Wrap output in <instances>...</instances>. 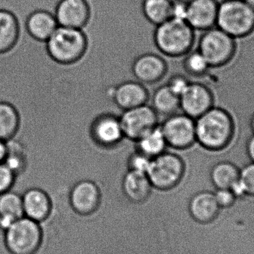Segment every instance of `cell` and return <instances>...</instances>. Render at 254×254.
<instances>
[{
    "instance_id": "cell-16",
    "label": "cell",
    "mask_w": 254,
    "mask_h": 254,
    "mask_svg": "<svg viewBox=\"0 0 254 254\" xmlns=\"http://www.w3.org/2000/svg\"><path fill=\"white\" fill-rule=\"evenodd\" d=\"M54 16L59 26L81 29L89 17V7L85 0H61Z\"/></svg>"
},
{
    "instance_id": "cell-9",
    "label": "cell",
    "mask_w": 254,
    "mask_h": 254,
    "mask_svg": "<svg viewBox=\"0 0 254 254\" xmlns=\"http://www.w3.org/2000/svg\"><path fill=\"white\" fill-rule=\"evenodd\" d=\"M119 119L125 138L134 142L159 125L158 115L147 104L123 111Z\"/></svg>"
},
{
    "instance_id": "cell-34",
    "label": "cell",
    "mask_w": 254,
    "mask_h": 254,
    "mask_svg": "<svg viewBox=\"0 0 254 254\" xmlns=\"http://www.w3.org/2000/svg\"><path fill=\"white\" fill-rule=\"evenodd\" d=\"M214 195L221 209L230 208L235 204L237 199L230 189H217Z\"/></svg>"
},
{
    "instance_id": "cell-6",
    "label": "cell",
    "mask_w": 254,
    "mask_h": 254,
    "mask_svg": "<svg viewBox=\"0 0 254 254\" xmlns=\"http://www.w3.org/2000/svg\"><path fill=\"white\" fill-rule=\"evenodd\" d=\"M186 172L185 161L178 154L163 152L151 159L146 172L152 188L158 190H169L182 183Z\"/></svg>"
},
{
    "instance_id": "cell-4",
    "label": "cell",
    "mask_w": 254,
    "mask_h": 254,
    "mask_svg": "<svg viewBox=\"0 0 254 254\" xmlns=\"http://www.w3.org/2000/svg\"><path fill=\"white\" fill-rule=\"evenodd\" d=\"M196 31V49L207 60L210 68H222L235 59L238 49L234 37L216 26Z\"/></svg>"
},
{
    "instance_id": "cell-24",
    "label": "cell",
    "mask_w": 254,
    "mask_h": 254,
    "mask_svg": "<svg viewBox=\"0 0 254 254\" xmlns=\"http://www.w3.org/2000/svg\"><path fill=\"white\" fill-rule=\"evenodd\" d=\"M151 107L158 116L168 117L180 110L179 97L173 93L167 85H164L154 92Z\"/></svg>"
},
{
    "instance_id": "cell-18",
    "label": "cell",
    "mask_w": 254,
    "mask_h": 254,
    "mask_svg": "<svg viewBox=\"0 0 254 254\" xmlns=\"http://www.w3.org/2000/svg\"><path fill=\"white\" fill-rule=\"evenodd\" d=\"M24 216L41 223L47 219L52 210L49 193L39 188H31L22 193Z\"/></svg>"
},
{
    "instance_id": "cell-2",
    "label": "cell",
    "mask_w": 254,
    "mask_h": 254,
    "mask_svg": "<svg viewBox=\"0 0 254 254\" xmlns=\"http://www.w3.org/2000/svg\"><path fill=\"white\" fill-rule=\"evenodd\" d=\"M198 32L187 21L170 18L157 25L154 41L158 52L164 57L183 58L196 47Z\"/></svg>"
},
{
    "instance_id": "cell-39",
    "label": "cell",
    "mask_w": 254,
    "mask_h": 254,
    "mask_svg": "<svg viewBox=\"0 0 254 254\" xmlns=\"http://www.w3.org/2000/svg\"><path fill=\"white\" fill-rule=\"evenodd\" d=\"M249 6L252 7V8L254 9V0H244Z\"/></svg>"
},
{
    "instance_id": "cell-33",
    "label": "cell",
    "mask_w": 254,
    "mask_h": 254,
    "mask_svg": "<svg viewBox=\"0 0 254 254\" xmlns=\"http://www.w3.org/2000/svg\"><path fill=\"white\" fill-rule=\"evenodd\" d=\"M190 83V81L185 76L182 74H175L169 79L166 85L173 93L180 97L186 90Z\"/></svg>"
},
{
    "instance_id": "cell-10",
    "label": "cell",
    "mask_w": 254,
    "mask_h": 254,
    "mask_svg": "<svg viewBox=\"0 0 254 254\" xmlns=\"http://www.w3.org/2000/svg\"><path fill=\"white\" fill-rule=\"evenodd\" d=\"M179 103L182 113L195 120L214 107V94L207 85L200 82H190L179 97Z\"/></svg>"
},
{
    "instance_id": "cell-17",
    "label": "cell",
    "mask_w": 254,
    "mask_h": 254,
    "mask_svg": "<svg viewBox=\"0 0 254 254\" xmlns=\"http://www.w3.org/2000/svg\"><path fill=\"white\" fill-rule=\"evenodd\" d=\"M219 4L215 0H191L186 21L194 30L204 31L216 26Z\"/></svg>"
},
{
    "instance_id": "cell-8",
    "label": "cell",
    "mask_w": 254,
    "mask_h": 254,
    "mask_svg": "<svg viewBox=\"0 0 254 254\" xmlns=\"http://www.w3.org/2000/svg\"><path fill=\"white\" fill-rule=\"evenodd\" d=\"M160 127L168 147L185 150L196 143L195 119L185 113L168 116Z\"/></svg>"
},
{
    "instance_id": "cell-5",
    "label": "cell",
    "mask_w": 254,
    "mask_h": 254,
    "mask_svg": "<svg viewBox=\"0 0 254 254\" xmlns=\"http://www.w3.org/2000/svg\"><path fill=\"white\" fill-rule=\"evenodd\" d=\"M3 239L9 254H37L43 242L41 225L22 216L3 233Z\"/></svg>"
},
{
    "instance_id": "cell-36",
    "label": "cell",
    "mask_w": 254,
    "mask_h": 254,
    "mask_svg": "<svg viewBox=\"0 0 254 254\" xmlns=\"http://www.w3.org/2000/svg\"><path fill=\"white\" fill-rule=\"evenodd\" d=\"M246 152L251 162L254 163V134L251 136L246 144Z\"/></svg>"
},
{
    "instance_id": "cell-11",
    "label": "cell",
    "mask_w": 254,
    "mask_h": 254,
    "mask_svg": "<svg viewBox=\"0 0 254 254\" xmlns=\"http://www.w3.org/2000/svg\"><path fill=\"white\" fill-rule=\"evenodd\" d=\"M167 65L164 56L158 52H143L133 61L131 72L140 83L153 84L165 77L168 70Z\"/></svg>"
},
{
    "instance_id": "cell-27",
    "label": "cell",
    "mask_w": 254,
    "mask_h": 254,
    "mask_svg": "<svg viewBox=\"0 0 254 254\" xmlns=\"http://www.w3.org/2000/svg\"><path fill=\"white\" fill-rule=\"evenodd\" d=\"M172 4L171 0H144L143 10L146 18L158 25L171 18Z\"/></svg>"
},
{
    "instance_id": "cell-13",
    "label": "cell",
    "mask_w": 254,
    "mask_h": 254,
    "mask_svg": "<svg viewBox=\"0 0 254 254\" xmlns=\"http://www.w3.org/2000/svg\"><path fill=\"white\" fill-rule=\"evenodd\" d=\"M90 133L94 141L105 148L114 147L125 138L120 119L113 114L98 116L91 125Z\"/></svg>"
},
{
    "instance_id": "cell-28",
    "label": "cell",
    "mask_w": 254,
    "mask_h": 254,
    "mask_svg": "<svg viewBox=\"0 0 254 254\" xmlns=\"http://www.w3.org/2000/svg\"><path fill=\"white\" fill-rule=\"evenodd\" d=\"M0 216L13 220L24 216L22 194L12 190L0 194Z\"/></svg>"
},
{
    "instance_id": "cell-26",
    "label": "cell",
    "mask_w": 254,
    "mask_h": 254,
    "mask_svg": "<svg viewBox=\"0 0 254 254\" xmlns=\"http://www.w3.org/2000/svg\"><path fill=\"white\" fill-rule=\"evenodd\" d=\"M19 127V117L15 109L7 103L0 102V139L10 140Z\"/></svg>"
},
{
    "instance_id": "cell-21",
    "label": "cell",
    "mask_w": 254,
    "mask_h": 254,
    "mask_svg": "<svg viewBox=\"0 0 254 254\" xmlns=\"http://www.w3.org/2000/svg\"><path fill=\"white\" fill-rule=\"evenodd\" d=\"M22 25L11 10L0 8V53L7 52L17 43Z\"/></svg>"
},
{
    "instance_id": "cell-23",
    "label": "cell",
    "mask_w": 254,
    "mask_h": 254,
    "mask_svg": "<svg viewBox=\"0 0 254 254\" xmlns=\"http://www.w3.org/2000/svg\"><path fill=\"white\" fill-rule=\"evenodd\" d=\"M240 168L231 161H222L212 167L210 179L217 189H230L240 179Z\"/></svg>"
},
{
    "instance_id": "cell-15",
    "label": "cell",
    "mask_w": 254,
    "mask_h": 254,
    "mask_svg": "<svg viewBox=\"0 0 254 254\" xmlns=\"http://www.w3.org/2000/svg\"><path fill=\"white\" fill-rule=\"evenodd\" d=\"M188 207L192 219L204 225L213 223L217 219L221 210L214 192L209 190H200L192 193Z\"/></svg>"
},
{
    "instance_id": "cell-32",
    "label": "cell",
    "mask_w": 254,
    "mask_h": 254,
    "mask_svg": "<svg viewBox=\"0 0 254 254\" xmlns=\"http://www.w3.org/2000/svg\"><path fill=\"white\" fill-rule=\"evenodd\" d=\"M15 179L14 173L4 163L0 162V194L13 188Z\"/></svg>"
},
{
    "instance_id": "cell-3",
    "label": "cell",
    "mask_w": 254,
    "mask_h": 254,
    "mask_svg": "<svg viewBox=\"0 0 254 254\" xmlns=\"http://www.w3.org/2000/svg\"><path fill=\"white\" fill-rule=\"evenodd\" d=\"M48 55L58 65L81 61L87 51V40L81 29L59 26L46 41Z\"/></svg>"
},
{
    "instance_id": "cell-35",
    "label": "cell",
    "mask_w": 254,
    "mask_h": 254,
    "mask_svg": "<svg viewBox=\"0 0 254 254\" xmlns=\"http://www.w3.org/2000/svg\"><path fill=\"white\" fill-rule=\"evenodd\" d=\"M188 2L183 0L173 1L171 18L186 21Z\"/></svg>"
},
{
    "instance_id": "cell-30",
    "label": "cell",
    "mask_w": 254,
    "mask_h": 254,
    "mask_svg": "<svg viewBox=\"0 0 254 254\" xmlns=\"http://www.w3.org/2000/svg\"><path fill=\"white\" fill-rule=\"evenodd\" d=\"M151 159L152 158L135 149V151L128 156L127 160L128 170L146 173L150 164Z\"/></svg>"
},
{
    "instance_id": "cell-20",
    "label": "cell",
    "mask_w": 254,
    "mask_h": 254,
    "mask_svg": "<svg viewBox=\"0 0 254 254\" xmlns=\"http://www.w3.org/2000/svg\"><path fill=\"white\" fill-rule=\"evenodd\" d=\"M121 188L127 199L134 203L146 201L153 189L146 173L131 170H127L124 176Z\"/></svg>"
},
{
    "instance_id": "cell-38",
    "label": "cell",
    "mask_w": 254,
    "mask_h": 254,
    "mask_svg": "<svg viewBox=\"0 0 254 254\" xmlns=\"http://www.w3.org/2000/svg\"><path fill=\"white\" fill-rule=\"evenodd\" d=\"M250 127L252 132H253V134H254V113L253 115H252V118H251Z\"/></svg>"
},
{
    "instance_id": "cell-12",
    "label": "cell",
    "mask_w": 254,
    "mask_h": 254,
    "mask_svg": "<svg viewBox=\"0 0 254 254\" xmlns=\"http://www.w3.org/2000/svg\"><path fill=\"white\" fill-rule=\"evenodd\" d=\"M101 195V189L96 182L91 179H81L71 185L70 203L77 213L89 214L98 208Z\"/></svg>"
},
{
    "instance_id": "cell-7",
    "label": "cell",
    "mask_w": 254,
    "mask_h": 254,
    "mask_svg": "<svg viewBox=\"0 0 254 254\" xmlns=\"http://www.w3.org/2000/svg\"><path fill=\"white\" fill-rule=\"evenodd\" d=\"M216 26L234 38L247 35L254 28V9L244 0H226L219 4Z\"/></svg>"
},
{
    "instance_id": "cell-25",
    "label": "cell",
    "mask_w": 254,
    "mask_h": 254,
    "mask_svg": "<svg viewBox=\"0 0 254 254\" xmlns=\"http://www.w3.org/2000/svg\"><path fill=\"white\" fill-rule=\"evenodd\" d=\"M6 142L7 153L2 162L14 173L16 178L19 177L26 169L28 163L26 152L22 144L14 139H10Z\"/></svg>"
},
{
    "instance_id": "cell-29",
    "label": "cell",
    "mask_w": 254,
    "mask_h": 254,
    "mask_svg": "<svg viewBox=\"0 0 254 254\" xmlns=\"http://www.w3.org/2000/svg\"><path fill=\"white\" fill-rule=\"evenodd\" d=\"M184 69L192 77H201L207 74L210 67L207 60L196 49H192L183 57Z\"/></svg>"
},
{
    "instance_id": "cell-37",
    "label": "cell",
    "mask_w": 254,
    "mask_h": 254,
    "mask_svg": "<svg viewBox=\"0 0 254 254\" xmlns=\"http://www.w3.org/2000/svg\"><path fill=\"white\" fill-rule=\"evenodd\" d=\"M6 153H7V142L0 139V162L4 161Z\"/></svg>"
},
{
    "instance_id": "cell-14",
    "label": "cell",
    "mask_w": 254,
    "mask_h": 254,
    "mask_svg": "<svg viewBox=\"0 0 254 254\" xmlns=\"http://www.w3.org/2000/svg\"><path fill=\"white\" fill-rule=\"evenodd\" d=\"M108 92L109 96L111 97L116 105L123 111L147 104L149 98V92L144 85L134 80L121 83L108 90Z\"/></svg>"
},
{
    "instance_id": "cell-31",
    "label": "cell",
    "mask_w": 254,
    "mask_h": 254,
    "mask_svg": "<svg viewBox=\"0 0 254 254\" xmlns=\"http://www.w3.org/2000/svg\"><path fill=\"white\" fill-rule=\"evenodd\" d=\"M240 179L246 190V196L254 197V163H249L240 169Z\"/></svg>"
},
{
    "instance_id": "cell-40",
    "label": "cell",
    "mask_w": 254,
    "mask_h": 254,
    "mask_svg": "<svg viewBox=\"0 0 254 254\" xmlns=\"http://www.w3.org/2000/svg\"><path fill=\"white\" fill-rule=\"evenodd\" d=\"M143 1H144V0H143ZM171 1L172 2H173V1H176V0H171ZM183 1H187V2H189V1H190L191 0H183ZM215 1H216L217 3H220L222 2L223 0H215Z\"/></svg>"
},
{
    "instance_id": "cell-1",
    "label": "cell",
    "mask_w": 254,
    "mask_h": 254,
    "mask_svg": "<svg viewBox=\"0 0 254 254\" xmlns=\"http://www.w3.org/2000/svg\"><path fill=\"white\" fill-rule=\"evenodd\" d=\"M195 121L196 143L206 150L220 152L234 141L236 122L226 109L214 106Z\"/></svg>"
},
{
    "instance_id": "cell-19",
    "label": "cell",
    "mask_w": 254,
    "mask_h": 254,
    "mask_svg": "<svg viewBox=\"0 0 254 254\" xmlns=\"http://www.w3.org/2000/svg\"><path fill=\"white\" fill-rule=\"evenodd\" d=\"M27 33L34 40L46 42L58 27L53 13L43 9L31 10L24 25Z\"/></svg>"
},
{
    "instance_id": "cell-22",
    "label": "cell",
    "mask_w": 254,
    "mask_h": 254,
    "mask_svg": "<svg viewBox=\"0 0 254 254\" xmlns=\"http://www.w3.org/2000/svg\"><path fill=\"white\" fill-rule=\"evenodd\" d=\"M136 150L150 158L166 152L168 148L160 125L154 127L134 141Z\"/></svg>"
}]
</instances>
